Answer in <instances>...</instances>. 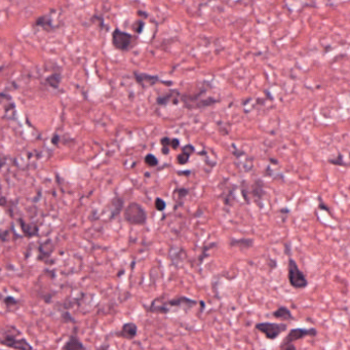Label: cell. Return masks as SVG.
Returning <instances> with one entry per match:
<instances>
[{
	"mask_svg": "<svg viewBox=\"0 0 350 350\" xmlns=\"http://www.w3.org/2000/svg\"><path fill=\"white\" fill-rule=\"evenodd\" d=\"M194 305H196V301L193 299H189L187 297H177L172 300H168L166 302H162L159 305H156V303L152 302L150 307L147 309L149 312H153V313H162V314H167L169 312H171L172 308H176V309H180V308H185V309H189L193 307Z\"/></svg>",
	"mask_w": 350,
	"mask_h": 350,
	"instance_id": "cell-1",
	"label": "cell"
},
{
	"mask_svg": "<svg viewBox=\"0 0 350 350\" xmlns=\"http://www.w3.org/2000/svg\"><path fill=\"white\" fill-rule=\"evenodd\" d=\"M2 345L16 348V349H32V345L21 337V332L14 328L13 326H6L1 330V339H0Z\"/></svg>",
	"mask_w": 350,
	"mask_h": 350,
	"instance_id": "cell-2",
	"label": "cell"
},
{
	"mask_svg": "<svg viewBox=\"0 0 350 350\" xmlns=\"http://www.w3.org/2000/svg\"><path fill=\"white\" fill-rule=\"evenodd\" d=\"M123 217L126 223L132 226H142L147 222V213L137 202H130L123 211Z\"/></svg>",
	"mask_w": 350,
	"mask_h": 350,
	"instance_id": "cell-3",
	"label": "cell"
},
{
	"mask_svg": "<svg viewBox=\"0 0 350 350\" xmlns=\"http://www.w3.org/2000/svg\"><path fill=\"white\" fill-rule=\"evenodd\" d=\"M205 94V91H202L195 95H181L180 101L183 103L184 107L187 109H200L206 108L216 104L218 100L214 98L201 99V96Z\"/></svg>",
	"mask_w": 350,
	"mask_h": 350,
	"instance_id": "cell-4",
	"label": "cell"
},
{
	"mask_svg": "<svg viewBox=\"0 0 350 350\" xmlns=\"http://www.w3.org/2000/svg\"><path fill=\"white\" fill-rule=\"evenodd\" d=\"M288 279L290 285L294 289L302 290L308 286V281L305 278L303 272L298 267L295 260L292 258L289 259L288 263Z\"/></svg>",
	"mask_w": 350,
	"mask_h": 350,
	"instance_id": "cell-5",
	"label": "cell"
},
{
	"mask_svg": "<svg viewBox=\"0 0 350 350\" xmlns=\"http://www.w3.org/2000/svg\"><path fill=\"white\" fill-rule=\"evenodd\" d=\"M256 330L261 332L269 340H275L280 335L287 331L288 326L285 323H260L256 325Z\"/></svg>",
	"mask_w": 350,
	"mask_h": 350,
	"instance_id": "cell-6",
	"label": "cell"
},
{
	"mask_svg": "<svg viewBox=\"0 0 350 350\" xmlns=\"http://www.w3.org/2000/svg\"><path fill=\"white\" fill-rule=\"evenodd\" d=\"M316 334H317V331L313 328H310V329H304V328L292 329L287 334V336L284 338L282 344L280 345V348L284 349L286 346L293 344L296 341L301 340L305 337H315Z\"/></svg>",
	"mask_w": 350,
	"mask_h": 350,
	"instance_id": "cell-7",
	"label": "cell"
},
{
	"mask_svg": "<svg viewBox=\"0 0 350 350\" xmlns=\"http://www.w3.org/2000/svg\"><path fill=\"white\" fill-rule=\"evenodd\" d=\"M133 35L121 31L120 29H114L111 34L112 46L118 51H127L132 46Z\"/></svg>",
	"mask_w": 350,
	"mask_h": 350,
	"instance_id": "cell-8",
	"label": "cell"
},
{
	"mask_svg": "<svg viewBox=\"0 0 350 350\" xmlns=\"http://www.w3.org/2000/svg\"><path fill=\"white\" fill-rule=\"evenodd\" d=\"M134 78L144 89L146 87H151L157 83L172 85V81H164L160 79L157 75L147 74V73H141V72H134Z\"/></svg>",
	"mask_w": 350,
	"mask_h": 350,
	"instance_id": "cell-9",
	"label": "cell"
},
{
	"mask_svg": "<svg viewBox=\"0 0 350 350\" xmlns=\"http://www.w3.org/2000/svg\"><path fill=\"white\" fill-rule=\"evenodd\" d=\"M138 335V327L134 323H126L124 324L120 331L116 333V337L122 338L125 340H133Z\"/></svg>",
	"mask_w": 350,
	"mask_h": 350,
	"instance_id": "cell-10",
	"label": "cell"
},
{
	"mask_svg": "<svg viewBox=\"0 0 350 350\" xmlns=\"http://www.w3.org/2000/svg\"><path fill=\"white\" fill-rule=\"evenodd\" d=\"M122 207H123V201L121 198L119 197H115L114 199L111 200L110 205H109V209L111 210V215H110V219H113L114 217L118 216L119 213L122 211Z\"/></svg>",
	"mask_w": 350,
	"mask_h": 350,
	"instance_id": "cell-11",
	"label": "cell"
},
{
	"mask_svg": "<svg viewBox=\"0 0 350 350\" xmlns=\"http://www.w3.org/2000/svg\"><path fill=\"white\" fill-rule=\"evenodd\" d=\"M62 349H66V350L85 349V346L79 341V339L75 336V335H72V336L68 339V341L63 345Z\"/></svg>",
	"mask_w": 350,
	"mask_h": 350,
	"instance_id": "cell-12",
	"label": "cell"
},
{
	"mask_svg": "<svg viewBox=\"0 0 350 350\" xmlns=\"http://www.w3.org/2000/svg\"><path fill=\"white\" fill-rule=\"evenodd\" d=\"M272 315L275 318H279V319H282V320H292V319L294 318L293 314H292L290 309L285 307V306H281V307H279V309L275 310L272 313Z\"/></svg>",
	"mask_w": 350,
	"mask_h": 350,
	"instance_id": "cell-13",
	"label": "cell"
},
{
	"mask_svg": "<svg viewBox=\"0 0 350 350\" xmlns=\"http://www.w3.org/2000/svg\"><path fill=\"white\" fill-rule=\"evenodd\" d=\"M231 246H236L239 247L241 250L249 249L253 245V239L251 238H240V239H232L230 241Z\"/></svg>",
	"mask_w": 350,
	"mask_h": 350,
	"instance_id": "cell-14",
	"label": "cell"
},
{
	"mask_svg": "<svg viewBox=\"0 0 350 350\" xmlns=\"http://www.w3.org/2000/svg\"><path fill=\"white\" fill-rule=\"evenodd\" d=\"M61 80H62V76H61L60 73H54V74H52L49 77H47L46 82L51 87H53V89L58 90V89H59V86H60Z\"/></svg>",
	"mask_w": 350,
	"mask_h": 350,
	"instance_id": "cell-15",
	"label": "cell"
},
{
	"mask_svg": "<svg viewBox=\"0 0 350 350\" xmlns=\"http://www.w3.org/2000/svg\"><path fill=\"white\" fill-rule=\"evenodd\" d=\"M35 27H41L43 29H46V30H52V27H53V24H52V19L46 17V16H42V17H39L35 24H34Z\"/></svg>",
	"mask_w": 350,
	"mask_h": 350,
	"instance_id": "cell-16",
	"label": "cell"
},
{
	"mask_svg": "<svg viewBox=\"0 0 350 350\" xmlns=\"http://www.w3.org/2000/svg\"><path fill=\"white\" fill-rule=\"evenodd\" d=\"M177 93H178L177 91H171L170 93H168V94H166V95H164V96H160V97H158V98L156 99V103H157V105H159V106L167 105V104L169 103V102L173 101V99H174L175 95H176Z\"/></svg>",
	"mask_w": 350,
	"mask_h": 350,
	"instance_id": "cell-17",
	"label": "cell"
},
{
	"mask_svg": "<svg viewBox=\"0 0 350 350\" xmlns=\"http://www.w3.org/2000/svg\"><path fill=\"white\" fill-rule=\"evenodd\" d=\"M144 162L149 168H154V167H156L158 165V159L153 154H147V155H146L145 158H144Z\"/></svg>",
	"mask_w": 350,
	"mask_h": 350,
	"instance_id": "cell-18",
	"label": "cell"
},
{
	"mask_svg": "<svg viewBox=\"0 0 350 350\" xmlns=\"http://www.w3.org/2000/svg\"><path fill=\"white\" fill-rule=\"evenodd\" d=\"M154 207H155V209L158 212H163L167 208V203H166V201L164 199H162L160 197H157L155 199V202H154Z\"/></svg>",
	"mask_w": 350,
	"mask_h": 350,
	"instance_id": "cell-19",
	"label": "cell"
},
{
	"mask_svg": "<svg viewBox=\"0 0 350 350\" xmlns=\"http://www.w3.org/2000/svg\"><path fill=\"white\" fill-rule=\"evenodd\" d=\"M194 151H195V148L191 144H187L184 146V147H182V152L188 156H191L194 153Z\"/></svg>",
	"mask_w": 350,
	"mask_h": 350,
	"instance_id": "cell-20",
	"label": "cell"
},
{
	"mask_svg": "<svg viewBox=\"0 0 350 350\" xmlns=\"http://www.w3.org/2000/svg\"><path fill=\"white\" fill-rule=\"evenodd\" d=\"M189 158H190V156H188V155H186V154H184L182 152L177 157V164L181 165V166H184V165H186L189 162Z\"/></svg>",
	"mask_w": 350,
	"mask_h": 350,
	"instance_id": "cell-21",
	"label": "cell"
},
{
	"mask_svg": "<svg viewBox=\"0 0 350 350\" xmlns=\"http://www.w3.org/2000/svg\"><path fill=\"white\" fill-rule=\"evenodd\" d=\"M3 303L6 305V308H10L11 305H17L18 304V300H16L12 297H5L3 299Z\"/></svg>",
	"mask_w": 350,
	"mask_h": 350,
	"instance_id": "cell-22",
	"label": "cell"
},
{
	"mask_svg": "<svg viewBox=\"0 0 350 350\" xmlns=\"http://www.w3.org/2000/svg\"><path fill=\"white\" fill-rule=\"evenodd\" d=\"M160 144H162L163 147L171 148V138H169V137L162 138V139H160Z\"/></svg>",
	"mask_w": 350,
	"mask_h": 350,
	"instance_id": "cell-23",
	"label": "cell"
},
{
	"mask_svg": "<svg viewBox=\"0 0 350 350\" xmlns=\"http://www.w3.org/2000/svg\"><path fill=\"white\" fill-rule=\"evenodd\" d=\"M135 25H137L138 27L137 28H134V30L138 33V34H141L142 31H143V28H144V22L143 21H138L135 23Z\"/></svg>",
	"mask_w": 350,
	"mask_h": 350,
	"instance_id": "cell-24",
	"label": "cell"
},
{
	"mask_svg": "<svg viewBox=\"0 0 350 350\" xmlns=\"http://www.w3.org/2000/svg\"><path fill=\"white\" fill-rule=\"evenodd\" d=\"M179 145H180L179 139H176V138L171 139V148H172V149L176 150V149L179 147Z\"/></svg>",
	"mask_w": 350,
	"mask_h": 350,
	"instance_id": "cell-25",
	"label": "cell"
},
{
	"mask_svg": "<svg viewBox=\"0 0 350 350\" xmlns=\"http://www.w3.org/2000/svg\"><path fill=\"white\" fill-rule=\"evenodd\" d=\"M169 151H170V149L168 147H163V149H162V152L164 155H168Z\"/></svg>",
	"mask_w": 350,
	"mask_h": 350,
	"instance_id": "cell-26",
	"label": "cell"
},
{
	"mask_svg": "<svg viewBox=\"0 0 350 350\" xmlns=\"http://www.w3.org/2000/svg\"><path fill=\"white\" fill-rule=\"evenodd\" d=\"M57 140H59V136L55 135L54 138H53V140H52V143H53L54 145H57V144H58V143H57Z\"/></svg>",
	"mask_w": 350,
	"mask_h": 350,
	"instance_id": "cell-27",
	"label": "cell"
},
{
	"mask_svg": "<svg viewBox=\"0 0 350 350\" xmlns=\"http://www.w3.org/2000/svg\"><path fill=\"white\" fill-rule=\"evenodd\" d=\"M347 166H350V164H346V167H347Z\"/></svg>",
	"mask_w": 350,
	"mask_h": 350,
	"instance_id": "cell-28",
	"label": "cell"
}]
</instances>
